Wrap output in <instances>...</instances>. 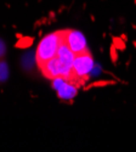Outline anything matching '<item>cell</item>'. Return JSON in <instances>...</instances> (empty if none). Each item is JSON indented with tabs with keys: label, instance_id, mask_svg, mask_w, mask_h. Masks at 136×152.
I'll list each match as a JSON object with an SVG mask.
<instances>
[{
	"label": "cell",
	"instance_id": "cell-7",
	"mask_svg": "<svg viewBox=\"0 0 136 152\" xmlns=\"http://www.w3.org/2000/svg\"><path fill=\"white\" fill-rule=\"evenodd\" d=\"M33 43H34L33 37H22L15 44V48H17V49H28L33 45Z\"/></svg>",
	"mask_w": 136,
	"mask_h": 152
},
{
	"label": "cell",
	"instance_id": "cell-4",
	"mask_svg": "<svg viewBox=\"0 0 136 152\" xmlns=\"http://www.w3.org/2000/svg\"><path fill=\"white\" fill-rule=\"evenodd\" d=\"M52 89L57 93V97L60 100L63 101H69L73 100L78 94V86L77 84H74L69 80H67L63 77H57L55 79H52Z\"/></svg>",
	"mask_w": 136,
	"mask_h": 152
},
{
	"label": "cell",
	"instance_id": "cell-15",
	"mask_svg": "<svg viewBox=\"0 0 136 152\" xmlns=\"http://www.w3.org/2000/svg\"><path fill=\"white\" fill-rule=\"evenodd\" d=\"M134 46H135V48H136V42H134Z\"/></svg>",
	"mask_w": 136,
	"mask_h": 152
},
{
	"label": "cell",
	"instance_id": "cell-2",
	"mask_svg": "<svg viewBox=\"0 0 136 152\" xmlns=\"http://www.w3.org/2000/svg\"><path fill=\"white\" fill-rule=\"evenodd\" d=\"M92 68H94V58L89 51L76 55L72 68V79L69 82L74 84H77V82L79 84H83L89 78Z\"/></svg>",
	"mask_w": 136,
	"mask_h": 152
},
{
	"label": "cell",
	"instance_id": "cell-14",
	"mask_svg": "<svg viewBox=\"0 0 136 152\" xmlns=\"http://www.w3.org/2000/svg\"><path fill=\"white\" fill-rule=\"evenodd\" d=\"M16 37H17V39H20V38H22L23 35H22V34H20V33H17V34H16Z\"/></svg>",
	"mask_w": 136,
	"mask_h": 152
},
{
	"label": "cell",
	"instance_id": "cell-1",
	"mask_svg": "<svg viewBox=\"0 0 136 152\" xmlns=\"http://www.w3.org/2000/svg\"><path fill=\"white\" fill-rule=\"evenodd\" d=\"M63 42H65V29L52 32L45 35L38 44V48H36L35 51V61L38 63V66H41L46 61L55 57L57 55L61 44Z\"/></svg>",
	"mask_w": 136,
	"mask_h": 152
},
{
	"label": "cell",
	"instance_id": "cell-8",
	"mask_svg": "<svg viewBox=\"0 0 136 152\" xmlns=\"http://www.w3.org/2000/svg\"><path fill=\"white\" fill-rule=\"evenodd\" d=\"M9 66L4 60H0V83H5L9 78Z\"/></svg>",
	"mask_w": 136,
	"mask_h": 152
},
{
	"label": "cell",
	"instance_id": "cell-9",
	"mask_svg": "<svg viewBox=\"0 0 136 152\" xmlns=\"http://www.w3.org/2000/svg\"><path fill=\"white\" fill-rule=\"evenodd\" d=\"M112 40H113V45H114L118 50H125L127 44H125V40L121 39V37H113Z\"/></svg>",
	"mask_w": 136,
	"mask_h": 152
},
{
	"label": "cell",
	"instance_id": "cell-12",
	"mask_svg": "<svg viewBox=\"0 0 136 152\" xmlns=\"http://www.w3.org/2000/svg\"><path fill=\"white\" fill-rule=\"evenodd\" d=\"M5 53H6V45H5V42L0 38V58H3L5 56Z\"/></svg>",
	"mask_w": 136,
	"mask_h": 152
},
{
	"label": "cell",
	"instance_id": "cell-10",
	"mask_svg": "<svg viewBox=\"0 0 136 152\" xmlns=\"http://www.w3.org/2000/svg\"><path fill=\"white\" fill-rule=\"evenodd\" d=\"M116 82L113 80H100V82H95L92 84H90L86 89H90V88H100V86H107V85H111V84H114Z\"/></svg>",
	"mask_w": 136,
	"mask_h": 152
},
{
	"label": "cell",
	"instance_id": "cell-13",
	"mask_svg": "<svg viewBox=\"0 0 136 152\" xmlns=\"http://www.w3.org/2000/svg\"><path fill=\"white\" fill-rule=\"evenodd\" d=\"M121 39L127 42V35H125V34H123V35H121Z\"/></svg>",
	"mask_w": 136,
	"mask_h": 152
},
{
	"label": "cell",
	"instance_id": "cell-16",
	"mask_svg": "<svg viewBox=\"0 0 136 152\" xmlns=\"http://www.w3.org/2000/svg\"><path fill=\"white\" fill-rule=\"evenodd\" d=\"M135 1H136V0H135Z\"/></svg>",
	"mask_w": 136,
	"mask_h": 152
},
{
	"label": "cell",
	"instance_id": "cell-6",
	"mask_svg": "<svg viewBox=\"0 0 136 152\" xmlns=\"http://www.w3.org/2000/svg\"><path fill=\"white\" fill-rule=\"evenodd\" d=\"M39 68H40L44 77L50 80L61 75V66H60V61H58L57 56H55L49 61H46L45 63H43L41 66H39Z\"/></svg>",
	"mask_w": 136,
	"mask_h": 152
},
{
	"label": "cell",
	"instance_id": "cell-5",
	"mask_svg": "<svg viewBox=\"0 0 136 152\" xmlns=\"http://www.w3.org/2000/svg\"><path fill=\"white\" fill-rule=\"evenodd\" d=\"M65 43L72 51L79 55L85 51H89L88 45H86V39L81 32L76 29H65Z\"/></svg>",
	"mask_w": 136,
	"mask_h": 152
},
{
	"label": "cell",
	"instance_id": "cell-3",
	"mask_svg": "<svg viewBox=\"0 0 136 152\" xmlns=\"http://www.w3.org/2000/svg\"><path fill=\"white\" fill-rule=\"evenodd\" d=\"M56 56L60 61V66H61V77L66 78L67 80H71L72 79V68H73L74 58H76V54H74L68 48V45L63 42L61 44Z\"/></svg>",
	"mask_w": 136,
	"mask_h": 152
},
{
	"label": "cell",
	"instance_id": "cell-11",
	"mask_svg": "<svg viewBox=\"0 0 136 152\" xmlns=\"http://www.w3.org/2000/svg\"><path fill=\"white\" fill-rule=\"evenodd\" d=\"M109 53H111V60H112L113 63H116L118 61V49L112 44L109 49Z\"/></svg>",
	"mask_w": 136,
	"mask_h": 152
}]
</instances>
